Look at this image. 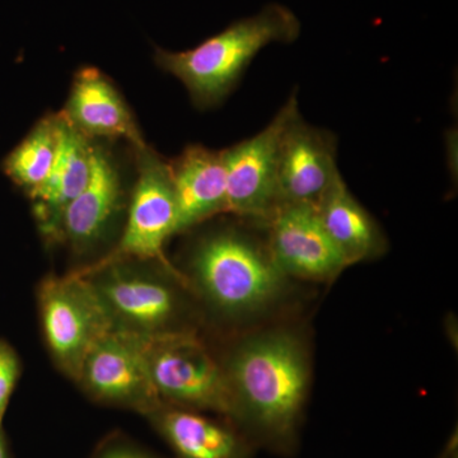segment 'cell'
Returning <instances> with one entry per match:
<instances>
[{"label":"cell","mask_w":458,"mask_h":458,"mask_svg":"<svg viewBox=\"0 0 458 458\" xmlns=\"http://www.w3.org/2000/svg\"><path fill=\"white\" fill-rule=\"evenodd\" d=\"M77 384L93 400L147 417L164 405L148 370L143 336L114 328L84 360Z\"/></svg>","instance_id":"obj_9"},{"label":"cell","mask_w":458,"mask_h":458,"mask_svg":"<svg viewBox=\"0 0 458 458\" xmlns=\"http://www.w3.org/2000/svg\"><path fill=\"white\" fill-rule=\"evenodd\" d=\"M339 176L336 138L333 132L310 125L298 114L286 126L280 144L278 208L316 207Z\"/></svg>","instance_id":"obj_11"},{"label":"cell","mask_w":458,"mask_h":458,"mask_svg":"<svg viewBox=\"0 0 458 458\" xmlns=\"http://www.w3.org/2000/svg\"><path fill=\"white\" fill-rule=\"evenodd\" d=\"M150 379L165 405L209 411L233 423L234 400L225 367L190 330L143 336Z\"/></svg>","instance_id":"obj_4"},{"label":"cell","mask_w":458,"mask_h":458,"mask_svg":"<svg viewBox=\"0 0 458 458\" xmlns=\"http://www.w3.org/2000/svg\"><path fill=\"white\" fill-rule=\"evenodd\" d=\"M20 372L17 352L4 340H0V424H3Z\"/></svg>","instance_id":"obj_19"},{"label":"cell","mask_w":458,"mask_h":458,"mask_svg":"<svg viewBox=\"0 0 458 458\" xmlns=\"http://www.w3.org/2000/svg\"><path fill=\"white\" fill-rule=\"evenodd\" d=\"M170 165L177 208L176 234L216 214L228 213L223 150L194 144Z\"/></svg>","instance_id":"obj_14"},{"label":"cell","mask_w":458,"mask_h":458,"mask_svg":"<svg viewBox=\"0 0 458 458\" xmlns=\"http://www.w3.org/2000/svg\"><path fill=\"white\" fill-rule=\"evenodd\" d=\"M301 29L300 18L291 8L271 3L194 49H157L156 63L186 87L195 106L214 107L227 98L264 47L292 44L300 38Z\"/></svg>","instance_id":"obj_2"},{"label":"cell","mask_w":458,"mask_h":458,"mask_svg":"<svg viewBox=\"0 0 458 458\" xmlns=\"http://www.w3.org/2000/svg\"><path fill=\"white\" fill-rule=\"evenodd\" d=\"M190 270L205 300L225 315L260 311L278 297L285 279L267 246L234 229L199 241Z\"/></svg>","instance_id":"obj_3"},{"label":"cell","mask_w":458,"mask_h":458,"mask_svg":"<svg viewBox=\"0 0 458 458\" xmlns=\"http://www.w3.org/2000/svg\"><path fill=\"white\" fill-rule=\"evenodd\" d=\"M315 208L319 221L349 267L384 254L387 247L385 234L352 194L343 176L337 177Z\"/></svg>","instance_id":"obj_17"},{"label":"cell","mask_w":458,"mask_h":458,"mask_svg":"<svg viewBox=\"0 0 458 458\" xmlns=\"http://www.w3.org/2000/svg\"><path fill=\"white\" fill-rule=\"evenodd\" d=\"M78 271L95 286L114 327L141 336L188 330L181 327L182 300L167 278L179 274H159L137 260H101Z\"/></svg>","instance_id":"obj_5"},{"label":"cell","mask_w":458,"mask_h":458,"mask_svg":"<svg viewBox=\"0 0 458 458\" xmlns=\"http://www.w3.org/2000/svg\"><path fill=\"white\" fill-rule=\"evenodd\" d=\"M42 333L57 369L78 381L87 355L114 330L95 286L74 271L42 280L38 293Z\"/></svg>","instance_id":"obj_6"},{"label":"cell","mask_w":458,"mask_h":458,"mask_svg":"<svg viewBox=\"0 0 458 458\" xmlns=\"http://www.w3.org/2000/svg\"><path fill=\"white\" fill-rule=\"evenodd\" d=\"M176 458H250L251 448L232 424L195 410L161 405L146 417Z\"/></svg>","instance_id":"obj_16"},{"label":"cell","mask_w":458,"mask_h":458,"mask_svg":"<svg viewBox=\"0 0 458 458\" xmlns=\"http://www.w3.org/2000/svg\"><path fill=\"white\" fill-rule=\"evenodd\" d=\"M267 223V249L285 276L331 282L349 267L312 205H282Z\"/></svg>","instance_id":"obj_10"},{"label":"cell","mask_w":458,"mask_h":458,"mask_svg":"<svg viewBox=\"0 0 458 458\" xmlns=\"http://www.w3.org/2000/svg\"><path fill=\"white\" fill-rule=\"evenodd\" d=\"M138 179L119 245L102 261L157 262L177 271L165 256L168 238L176 234L177 208L171 165L149 147L137 150Z\"/></svg>","instance_id":"obj_8"},{"label":"cell","mask_w":458,"mask_h":458,"mask_svg":"<svg viewBox=\"0 0 458 458\" xmlns=\"http://www.w3.org/2000/svg\"><path fill=\"white\" fill-rule=\"evenodd\" d=\"M122 203V179L113 157L95 146L89 183L62 213L54 241L89 251L106 236Z\"/></svg>","instance_id":"obj_12"},{"label":"cell","mask_w":458,"mask_h":458,"mask_svg":"<svg viewBox=\"0 0 458 458\" xmlns=\"http://www.w3.org/2000/svg\"><path fill=\"white\" fill-rule=\"evenodd\" d=\"M62 114L59 147L47 180L32 195L33 210L44 236L55 240L57 223L66 207L89 183L95 143Z\"/></svg>","instance_id":"obj_15"},{"label":"cell","mask_w":458,"mask_h":458,"mask_svg":"<svg viewBox=\"0 0 458 458\" xmlns=\"http://www.w3.org/2000/svg\"><path fill=\"white\" fill-rule=\"evenodd\" d=\"M62 114L89 140H125L135 150L147 147L131 108L98 69L86 66L77 72Z\"/></svg>","instance_id":"obj_13"},{"label":"cell","mask_w":458,"mask_h":458,"mask_svg":"<svg viewBox=\"0 0 458 458\" xmlns=\"http://www.w3.org/2000/svg\"><path fill=\"white\" fill-rule=\"evenodd\" d=\"M223 367L233 394V424L271 448L292 451L310 378L300 339L282 330L250 337Z\"/></svg>","instance_id":"obj_1"},{"label":"cell","mask_w":458,"mask_h":458,"mask_svg":"<svg viewBox=\"0 0 458 458\" xmlns=\"http://www.w3.org/2000/svg\"><path fill=\"white\" fill-rule=\"evenodd\" d=\"M0 458H11L7 439H5V434L3 432V424H0Z\"/></svg>","instance_id":"obj_21"},{"label":"cell","mask_w":458,"mask_h":458,"mask_svg":"<svg viewBox=\"0 0 458 458\" xmlns=\"http://www.w3.org/2000/svg\"><path fill=\"white\" fill-rule=\"evenodd\" d=\"M60 125L62 114L44 117L3 162L4 174L30 197L49 177L59 147Z\"/></svg>","instance_id":"obj_18"},{"label":"cell","mask_w":458,"mask_h":458,"mask_svg":"<svg viewBox=\"0 0 458 458\" xmlns=\"http://www.w3.org/2000/svg\"><path fill=\"white\" fill-rule=\"evenodd\" d=\"M92 458H155L147 454L146 451L140 450L131 442L125 441L123 438L107 439L102 443L101 447L96 451Z\"/></svg>","instance_id":"obj_20"},{"label":"cell","mask_w":458,"mask_h":458,"mask_svg":"<svg viewBox=\"0 0 458 458\" xmlns=\"http://www.w3.org/2000/svg\"><path fill=\"white\" fill-rule=\"evenodd\" d=\"M300 113L293 92L267 128L223 150L228 213L267 223L278 209L280 144L286 126Z\"/></svg>","instance_id":"obj_7"}]
</instances>
